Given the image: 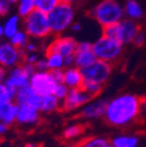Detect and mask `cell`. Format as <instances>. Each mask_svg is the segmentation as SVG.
Returning a JSON list of instances; mask_svg holds the SVG:
<instances>
[{"label":"cell","mask_w":146,"mask_h":147,"mask_svg":"<svg viewBox=\"0 0 146 147\" xmlns=\"http://www.w3.org/2000/svg\"><path fill=\"white\" fill-rule=\"evenodd\" d=\"M140 97L133 94H122L107 100L103 119L114 127H126L135 124L141 116Z\"/></svg>","instance_id":"obj_1"},{"label":"cell","mask_w":146,"mask_h":147,"mask_svg":"<svg viewBox=\"0 0 146 147\" xmlns=\"http://www.w3.org/2000/svg\"><path fill=\"white\" fill-rule=\"evenodd\" d=\"M90 16L102 27L119 22L125 18L124 6L119 0H99L90 9Z\"/></svg>","instance_id":"obj_2"},{"label":"cell","mask_w":146,"mask_h":147,"mask_svg":"<svg viewBox=\"0 0 146 147\" xmlns=\"http://www.w3.org/2000/svg\"><path fill=\"white\" fill-rule=\"evenodd\" d=\"M47 15L51 34L54 36L62 35L68 29H70V26L75 21L76 11L74 3L70 0H61V3Z\"/></svg>","instance_id":"obj_3"},{"label":"cell","mask_w":146,"mask_h":147,"mask_svg":"<svg viewBox=\"0 0 146 147\" xmlns=\"http://www.w3.org/2000/svg\"><path fill=\"white\" fill-rule=\"evenodd\" d=\"M22 28L28 34L30 39L46 40L51 34L48 15L41 11L34 9L30 14L22 19Z\"/></svg>","instance_id":"obj_4"},{"label":"cell","mask_w":146,"mask_h":147,"mask_svg":"<svg viewBox=\"0 0 146 147\" xmlns=\"http://www.w3.org/2000/svg\"><path fill=\"white\" fill-rule=\"evenodd\" d=\"M93 50L98 60L114 64L123 56L124 45L115 38L101 35L97 40L93 42Z\"/></svg>","instance_id":"obj_5"},{"label":"cell","mask_w":146,"mask_h":147,"mask_svg":"<svg viewBox=\"0 0 146 147\" xmlns=\"http://www.w3.org/2000/svg\"><path fill=\"white\" fill-rule=\"evenodd\" d=\"M114 71V65L110 62H106L103 60H96L90 65L82 69V74L84 80L98 82L101 84H105L110 80Z\"/></svg>","instance_id":"obj_6"},{"label":"cell","mask_w":146,"mask_h":147,"mask_svg":"<svg viewBox=\"0 0 146 147\" xmlns=\"http://www.w3.org/2000/svg\"><path fill=\"white\" fill-rule=\"evenodd\" d=\"M35 65L29 63H20L11 69H8L7 77L5 80V83L14 89H20L22 86H26L29 84V80L32 74L35 72Z\"/></svg>","instance_id":"obj_7"},{"label":"cell","mask_w":146,"mask_h":147,"mask_svg":"<svg viewBox=\"0 0 146 147\" xmlns=\"http://www.w3.org/2000/svg\"><path fill=\"white\" fill-rule=\"evenodd\" d=\"M29 85L41 96L50 95L54 92L57 83L54 80L50 70H36L32 74Z\"/></svg>","instance_id":"obj_8"},{"label":"cell","mask_w":146,"mask_h":147,"mask_svg":"<svg viewBox=\"0 0 146 147\" xmlns=\"http://www.w3.org/2000/svg\"><path fill=\"white\" fill-rule=\"evenodd\" d=\"M25 51L21 48L13 46L8 40L0 41V65L11 69L24 62Z\"/></svg>","instance_id":"obj_9"},{"label":"cell","mask_w":146,"mask_h":147,"mask_svg":"<svg viewBox=\"0 0 146 147\" xmlns=\"http://www.w3.org/2000/svg\"><path fill=\"white\" fill-rule=\"evenodd\" d=\"M93 97L82 88H74L70 89L67 97L61 103V110L64 112H74L76 110L83 107L87 103H89Z\"/></svg>","instance_id":"obj_10"},{"label":"cell","mask_w":146,"mask_h":147,"mask_svg":"<svg viewBox=\"0 0 146 147\" xmlns=\"http://www.w3.org/2000/svg\"><path fill=\"white\" fill-rule=\"evenodd\" d=\"M77 43L78 42L72 36L57 35V36H54V39L49 41V43L46 46V51L59 53L63 57L72 56L76 53Z\"/></svg>","instance_id":"obj_11"},{"label":"cell","mask_w":146,"mask_h":147,"mask_svg":"<svg viewBox=\"0 0 146 147\" xmlns=\"http://www.w3.org/2000/svg\"><path fill=\"white\" fill-rule=\"evenodd\" d=\"M140 30V26L138 21H135L129 18H124L119 22L116 24V36L115 38L119 40L124 46L132 45L136 35Z\"/></svg>","instance_id":"obj_12"},{"label":"cell","mask_w":146,"mask_h":147,"mask_svg":"<svg viewBox=\"0 0 146 147\" xmlns=\"http://www.w3.org/2000/svg\"><path fill=\"white\" fill-rule=\"evenodd\" d=\"M107 100L104 98H93L80 109L78 116L84 120H97L104 117Z\"/></svg>","instance_id":"obj_13"},{"label":"cell","mask_w":146,"mask_h":147,"mask_svg":"<svg viewBox=\"0 0 146 147\" xmlns=\"http://www.w3.org/2000/svg\"><path fill=\"white\" fill-rule=\"evenodd\" d=\"M40 113L41 111L28 104H18V112L15 124L19 126L30 127L40 123Z\"/></svg>","instance_id":"obj_14"},{"label":"cell","mask_w":146,"mask_h":147,"mask_svg":"<svg viewBox=\"0 0 146 147\" xmlns=\"http://www.w3.org/2000/svg\"><path fill=\"white\" fill-rule=\"evenodd\" d=\"M96 60L97 57L93 50V42L87 40L80 41L77 43V49L75 53V65L80 69H83Z\"/></svg>","instance_id":"obj_15"},{"label":"cell","mask_w":146,"mask_h":147,"mask_svg":"<svg viewBox=\"0 0 146 147\" xmlns=\"http://www.w3.org/2000/svg\"><path fill=\"white\" fill-rule=\"evenodd\" d=\"M15 103L16 104H28L36 109L41 107L42 104V96L39 95L36 91L28 84L16 90L15 95Z\"/></svg>","instance_id":"obj_16"},{"label":"cell","mask_w":146,"mask_h":147,"mask_svg":"<svg viewBox=\"0 0 146 147\" xmlns=\"http://www.w3.org/2000/svg\"><path fill=\"white\" fill-rule=\"evenodd\" d=\"M84 81L82 69H80L76 65L64 68L63 72V83L69 88V89H74V88H81L82 83Z\"/></svg>","instance_id":"obj_17"},{"label":"cell","mask_w":146,"mask_h":147,"mask_svg":"<svg viewBox=\"0 0 146 147\" xmlns=\"http://www.w3.org/2000/svg\"><path fill=\"white\" fill-rule=\"evenodd\" d=\"M124 6V14L125 18H129L135 21H139L143 18H145L144 7L138 0H125L123 3Z\"/></svg>","instance_id":"obj_18"},{"label":"cell","mask_w":146,"mask_h":147,"mask_svg":"<svg viewBox=\"0 0 146 147\" xmlns=\"http://www.w3.org/2000/svg\"><path fill=\"white\" fill-rule=\"evenodd\" d=\"M4 32H5V39H11L12 36L21 29L22 26V18L19 14H9L6 16L4 21Z\"/></svg>","instance_id":"obj_19"},{"label":"cell","mask_w":146,"mask_h":147,"mask_svg":"<svg viewBox=\"0 0 146 147\" xmlns=\"http://www.w3.org/2000/svg\"><path fill=\"white\" fill-rule=\"evenodd\" d=\"M18 112V104L15 102H9L0 105V121L5 123L8 126L15 124Z\"/></svg>","instance_id":"obj_20"},{"label":"cell","mask_w":146,"mask_h":147,"mask_svg":"<svg viewBox=\"0 0 146 147\" xmlns=\"http://www.w3.org/2000/svg\"><path fill=\"white\" fill-rule=\"evenodd\" d=\"M61 103L62 102L54 94L42 96V104L40 111L41 113H53L57 110H61Z\"/></svg>","instance_id":"obj_21"},{"label":"cell","mask_w":146,"mask_h":147,"mask_svg":"<svg viewBox=\"0 0 146 147\" xmlns=\"http://www.w3.org/2000/svg\"><path fill=\"white\" fill-rule=\"evenodd\" d=\"M112 147H136L139 146V138L135 134H118L110 139Z\"/></svg>","instance_id":"obj_22"},{"label":"cell","mask_w":146,"mask_h":147,"mask_svg":"<svg viewBox=\"0 0 146 147\" xmlns=\"http://www.w3.org/2000/svg\"><path fill=\"white\" fill-rule=\"evenodd\" d=\"M84 132V126L82 124H70L64 127L62 132V138L67 141H72L77 138H80Z\"/></svg>","instance_id":"obj_23"},{"label":"cell","mask_w":146,"mask_h":147,"mask_svg":"<svg viewBox=\"0 0 146 147\" xmlns=\"http://www.w3.org/2000/svg\"><path fill=\"white\" fill-rule=\"evenodd\" d=\"M46 61L48 65V70L64 69V57L61 54L55 51H46Z\"/></svg>","instance_id":"obj_24"},{"label":"cell","mask_w":146,"mask_h":147,"mask_svg":"<svg viewBox=\"0 0 146 147\" xmlns=\"http://www.w3.org/2000/svg\"><path fill=\"white\" fill-rule=\"evenodd\" d=\"M78 147H112L111 140L105 137H89L78 142Z\"/></svg>","instance_id":"obj_25"},{"label":"cell","mask_w":146,"mask_h":147,"mask_svg":"<svg viewBox=\"0 0 146 147\" xmlns=\"http://www.w3.org/2000/svg\"><path fill=\"white\" fill-rule=\"evenodd\" d=\"M15 95H16V89L9 86L5 82L0 83V105L15 102Z\"/></svg>","instance_id":"obj_26"},{"label":"cell","mask_w":146,"mask_h":147,"mask_svg":"<svg viewBox=\"0 0 146 147\" xmlns=\"http://www.w3.org/2000/svg\"><path fill=\"white\" fill-rule=\"evenodd\" d=\"M85 92H88L93 98H96L101 95V92L103 91V88H104V84H101L98 82H94V81H88V80H84L83 83H82V86H81Z\"/></svg>","instance_id":"obj_27"},{"label":"cell","mask_w":146,"mask_h":147,"mask_svg":"<svg viewBox=\"0 0 146 147\" xmlns=\"http://www.w3.org/2000/svg\"><path fill=\"white\" fill-rule=\"evenodd\" d=\"M15 6H16V13L19 14L22 19L35 9L34 0H18Z\"/></svg>","instance_id":"obj_28"},{"label":"cell","mask_w":146,"mask_h":147,"mask_svg":"<svg viewBox=\"0 0 146 147\" xmlns=\"http://www.w3.org/2000/svg\"><path fill=\"white\" fill-rule=\"evenodd\" d=\"M29 40H30V38L28 36V34L25 32L24 28H21L18 33H15L11 39H8V41H9L13 46H15V47H18V48H21V49L25 48V46L28 43Z\"/></svg>","instance_id":"obj_29"},{"label":"cell","mask_w":146,"mask_h":147,"mask_svg":"<svg viewBox=\"0 0 146 147\" xmlns=\"http://www.w3.org/2000/svg\"><path fill=\"white\" fill-rule=\"evenodd\" d=\"M60 3H61V0H34L35 9L41 11V12L47 13V14L51 9L55 8Z\"/></svg>","instance_id":"obj_30"},{"label":"cell","mask_w":146,"mask_h":147,"mask_svg":"<svg viewBox=\"0 0 146 147\" xmlns=\"http://www.w3.org/2000/svg\"><path fill=\"white\" fill-rule=\"evenodd\" d=\"M69 88L64 84V83H60V84H57L56 85V88H55V90H54V95H55L61 102L67 97V95H68V92H69Z\"/></svg>","instance_id":"obj_31"},{"label":"cell","mask_w":146,"mask_h":147,"mask_svg":"<svg viewBox=\"0 0 146 147\" xmlns=\"http://www.w3.org/2000/svg\"><path fill=\"white\" fill-rule=\"evenodd\" d=\"M41 59L39 51H30V53H25L24 56V62L25 63H29V64H34Z\"/></svg>","instance_id":"obj_32"},{"label":"cell","mask_w":146,"mask_h":147,"mask_svg":"<svg viewBox=\"0 0 146 147\" xmlns=\"http://www.w3.org/2000/svg\"><path fill=\"white\" fill-rule=\"evenodd\" d=\"M13 5L7 0H0V16H7L11 14Z\"/></svg>","instance_id":"obj_33"},{"label":"cell","mask_w":146,"mask_h":147,"mask_svg":"<svg viewBox=\"0 0 146 147\" xmlns=\"http://www.w3.org/2000/svg\"><path fill=\"white\" fill-rule=\"evenodd\" d=\"M38 41H39V40H34V39H30V40L28 41V43L25 46V48H24V51H25V53H30V51H39V49H40V46H39Z\"/></svg>","instance_id":"obj_34"},{"label":"cell","mask_w":146,"mask_h":147,"mask_svg":"<svg viewBox=\"0 0 146 147\" xmlns=\"http://www.w3.org/2000/svg\"><path fill=\"white\" fill-rule=\"evenodd\" d=\"M145 41H146V36H145L144 32L140 29V30L138 32V34L136 35V38H135L132 45H133L135 47H141V46H144Z\"/></svg>","instance_id":"obj_35"},{"label":"cell","mask_w":146,"mask_h":147,"mask_svg":"<svg viewBox=\"0 0 146 147\" xmlns=\"http://www.w3.org/2000/svg\"><path fill=\"white\" fill-rule=\"evenodd\" d=\"M51 75L54 77V80L56 81L57 84L60 83H63V72H64V69H56V70H50Z\"/></svg>","instance_id":"obj_36"},{"label":"cell","mask_w":146,"mask_h":147,"mask_svg":"<svg viewBox=\"0 0 146 147\" xmlns=\"http://www.w3.org/2000/svg\"><path fill=\"white\" fill-rule=\"evenodd\" d=\"M35 69L36 70H48V65H47V61L45 56H41V59L35 63Z\"/></svg>","instance_id":"obj_37"},{"label":"cell","mask_w":146,"mask_h":147,"mask_svg":"<svg viewBox=\"0 0 146 147\" xmlns=\"http://www.w3.org/2000/svg\"><path fill=\"white\" fill-rule=\"evenodd\" d=\"M72 65H75V55H72V56H67V57H64V68L72 67Z\"/></svg>","instance_id":"obj_38"},{"label":"cell","mask_w":146,"mask_h":147,"mask_svg":"<svg viewBox=\"0 0 146 147\" xmlns=\"http://www.w3.org/2000/svg\"><path fill=\"white\" fill-rule=\"evenodd\" d=\"M7 72H8V69H6V68L0 65V83L5 82V80L7 77Z\"/></svg>","instance_id":"obj_39"},{"label":"cell","mask_w":146,"mask_h":147,"mask_svg":"<svg viewBox=\"0 0 146 147\" xmlns=\"http://www.w3.org/2000/svg\"><path fill=\"white\" fill-rule=\"evenodd\" d=\"M70 30H71L72 33H78V32H81V30H82V24L74 21V24L70 26Z\"/></svg>","instance_id":"obj_40"},{"label":"cell","mask_w":146,"mask_h":147,"mask_svg":"<svg viewBox=\"0 0 146 147\" xmlns=\"http://www.w3.org/2000/svg\"><path fill=\"white\" fill-rule=\"evenodd\" d=\"M8 130H9V126L6 125L5 123H1V121H0V137H1V136H5V134L8 132Z\"/></svg>","instance_id":"obj_41"},{"label":"cell","mask_w":146,"mask_h":147,"mask_svg":"<svg viewBox=\"0 0 146 147\" xmlns=\"http://www.w3.org/2000/svg\"><path fill=\"white\" fill-rule=\"evenodd\" d=\"M140 107H141V112L146 113V96L140 97Z\"/></svg>","instance_id":"obj_42"},{"label":"cell","mask_w":146,"mask_h":147,"mask_svg":"<svg viewBox=\"0 0 146 147\" xmlns=\"http://www.w3.org/2000/svg\"><path fill=\"white\" fill-rule=\"evenodd\" d=\"M5 38V32H4V25L0 24V40Z\"/></svg>","instance_id":"obj_43"},{"label":"cell","mask_w":146,"mask_h":147,"mask_svg":"<svg viewBox=\"0 0 146 147\" xmlns=\"http://www.w3.org/2000/svg\"><path fill=\"white\" fill-rule=\"evenodd\" d=\"M64 147H78V144H77V142H71V141H69V144L64 145Z\"/></svg>","instance_id":"obj_44"},{"label":"cell","mask_w":146,"mask_h":147,"mask_svg":"<svg viewBox=\"0 0 146 147\" xmlns=\"http://www.w3.org/2000/svg\"><path fill=\"white\" fill-rule=\"evenodd\" d=\"M24 147H39L36 144H34V142H28V144H26Z\"/></svg>","instance_id":"obj_45"},{"label":"cell","mask_w":146,"mask_h":147,"mask_svg":"<svg viewBox=\"0 0 146 147\" xmlns=\"http://www.w3.org/2000/svg\"><path fill=\"white\" fill-rule=\"evenodd\" d=\"M7 1H8V3H11V4H12V5L14 6V5H16V3H18V0H7Z\"/></svg>","instance_id":"obj_46"},{"label":"cell","mask_w":146,"mask_h":147,"mask_svg":"<svg viewBox=\"0 0 146 147\" xmlns=\"http://www.w3.org/2000/svg\"><path fill=\"white\" fill-rule=\"evenodd\" d=\"M70 1H72V3H75V1H83V0H70Z\"/></svg>","instance_id":"obj_47"},{"label":"cell","mask_w":146,"mask_h":147,"mask_svg":"<svg viewBox=\"0 0 146 147\" xmlns=\"http://www.w3.org/2000/svg\"><path fill=\"white\" fill-rule=\"evenodd\" d=\"M145 21H146V12H145Z\"/></svg>","instance_id":"obj_48"}]
</instances>
